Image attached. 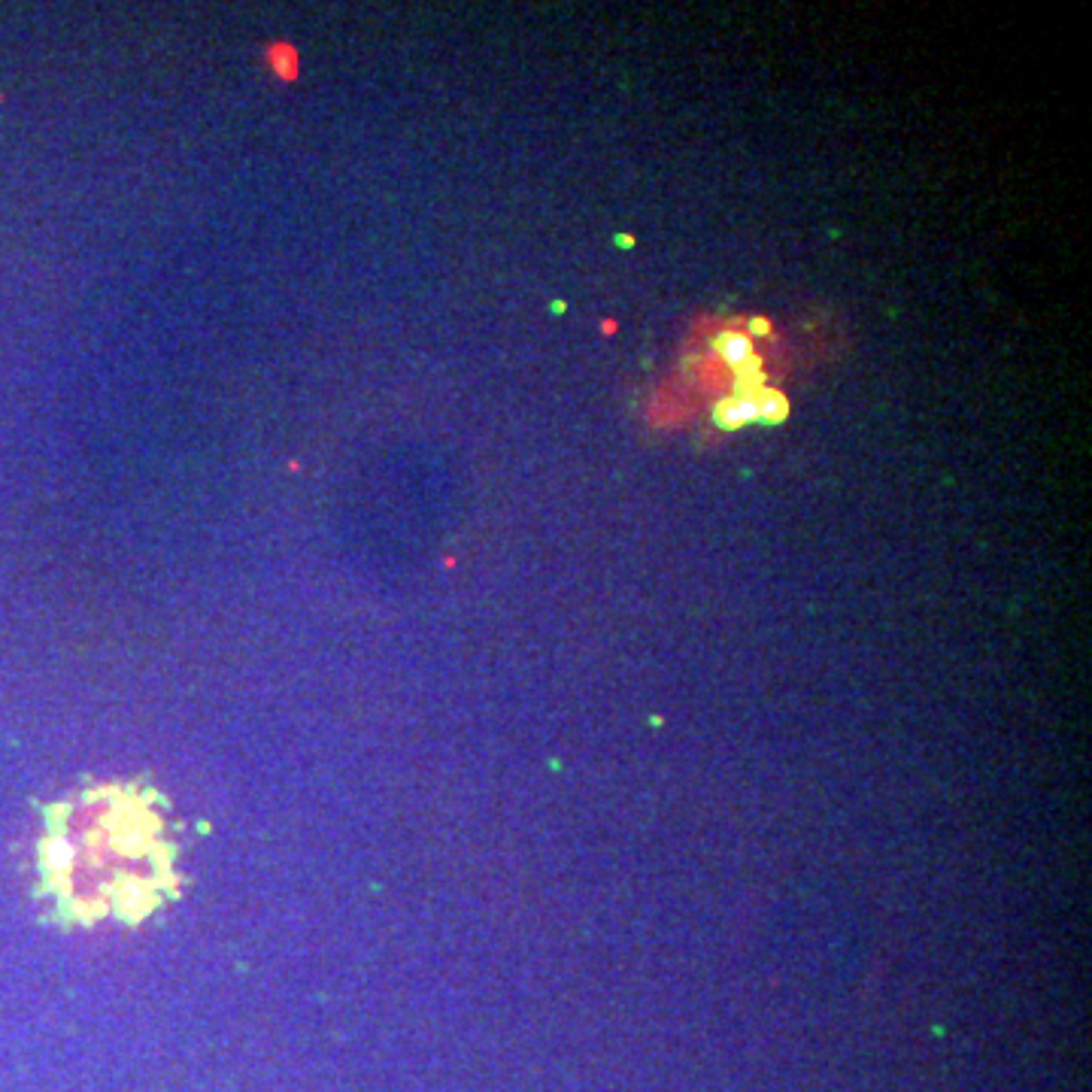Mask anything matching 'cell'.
<instances>
[{"mask_svg":"<svg viewBox=\"0 0 1092 1092\" xmlns=\"http://www.w3.org/2000/svg\"><path fill=\"white\" fill-rule=\"evenodd\" d=\"M40 871L73 922H137L176 892V843L152 789L94 786L49 810Z\"/></svg>","mask_w":1092,"mask_h":1092,"instance_id":"obj_1","label":"cell"},{"mask_svg":"<svg viewBox=\"0 0 1092 1092\" xmlns=\"http://www.w3.org/2000/svg\"><path fill=\"white\" fill-rule=\"evenodd\" d=\"M714 422L719 428H725V432H735V428H740V425L756 422L750 394H732V398H722L714 410Z\"/></svg>","mask_w":1092,"mask_h":1092,"instance_id":"obj_2","label":"cell"},{"mask_svg":"<svg viewBox=\"0 0 1092 1092\" xmlns=\"http://www.w3.org/2000/svg\"><path fill=\"white\" fill-rule=\"evenodd\" d=\"M750 401H753V416L756 422H765V425H780L786 416H789V401L783 398L780 392L774 389H756L750 392Z\"/></svg>","mask_w":1092,"mask_h":1092,"instance_id":"obj_3","label":"cell"},{"mask_svg":"<svg viewBox=\"0 0 1092 1092\" xmlns=\"http://www.w3.org/2000/svg\"><path fill=\"white\" fill-rule=\"evenodd\" d=\"M714 350L728 364V368H738L740 361H747L753 355V343H750V337L735 334V331H725V334L717 337Z\"/></svg>","mask_w":1092,"mask_h":1092,"instance_id":"obj_4","label":"cell"},{"mask_svg":"<svg viewBox=\"0 0 1092 1092\" xmlns=\"http://www.w3.org/2000/svg\"><path fill=\"white\" fill-rule=\"evenodd\" d=\"M750 331H753V334H768L771 325L765 319H750Z\"/></svg>","mask_w":1092,"mask_h":1092,"instance_id":"obj_5","label":"cell"}]
</instances>
